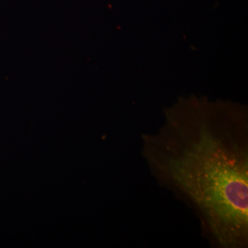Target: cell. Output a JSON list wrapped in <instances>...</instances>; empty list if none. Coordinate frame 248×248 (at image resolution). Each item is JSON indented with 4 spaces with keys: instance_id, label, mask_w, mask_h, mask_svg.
I'll return each mask as SVG.
<instances>
[{
    "instance_id": "6da1fadb",
    "label": "cell",
    "mask_w": 248,
    "mask_h": 248,
    "mask_svg": "<svg viewBox=\"0 0 248 248\" xmlns=\"http://www.w3.org/2000/svg\"><path fill=\"white\" fill-rule=\"evenodd\" d=\"M247 124L231 108L184 103L142 136L152 176L195 212L213 247H248Z\"/></svg>"
}]
</instances>
